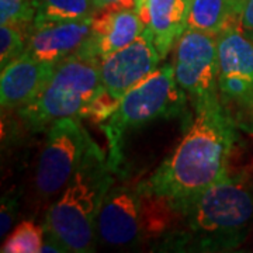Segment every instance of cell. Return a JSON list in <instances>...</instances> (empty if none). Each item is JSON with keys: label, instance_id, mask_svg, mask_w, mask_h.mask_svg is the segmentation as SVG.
Returning a JSON list of instances; mask_svg holds the SVG:
<instances>
[{"label": "cell", "instance_id": "6da1fadb", "mask_svg": "<svg viewBox=\"0 0 253 253\" xmlns=\"http://www.w3.org/2000/svg\"><path fill=\"white\" fill-rule=\"evenodd\" d=\"M196 117L173 154L138 190L165 199L176 211L201 191L229 174L228 163L238 134L222 100L194 107Z\"/></svg>", "mask_w": 253, "mask_h": 253}, {"label": "cell", "instance_id": "7a4b0ae2", "mask_svg": "<svg viewBox=\"0 0 253 253\" xmlns=\"http://www.w3.org/2000/svg\"><path fill=\"white\" fill-rule=\"evenodd\" d=\"M187 232L179 236L180 246L218 252L244 242L253 224V184L246 173L228 174L177 211Z\"/></svg>", "mask_w": 253, "mask_h": 253}, {"label": "cell", "instance_id": "3957f363", "mask_svg": "<svg viewBox=\"0 0 253 253\" xmlns=\"http://www.w3.org/2000/svg\"><path fill=\"white\" fill-rule=\"evenodd\" d=\"M111 172L106 155L91 158L48 210L42 225L44 231L58 239L66 252L96 251L97 215L104 196L114 184Z\"/></svg>", "mask_w": 253, "mask_h": 253}, {"label": "cell", "instance_id": "277c9868", "mask_svg": "<svg viewBox=\"0 0 253 253\" xmlns=\"http://www.w3.org/2000/svg\"><path fill=\"white\" fill-rule=\"evenodd\" d=\"M100 62L76 51L58 63L40 94L17 110L28 129L44 131L62 118L93 117L101 96Z\"/></svg>", "mask_w": 253, "mask_h": 253}, {"label": "cell", "instance_id": "5b68a950", "mask_svg": "<svg viewBox=\"0 0 253 253\" xmlns=\"http://www.w3.org/2000/svg\"><path fill=\"white\" fill-rule=\"evenodd\" d=\"M186 91L174 78L172 63L158 66L154 72L135 84L120 99L116 110L100 124L109 141V161L111 170H118L123 162L126 136L145 124L173 118L184 113Z\"/></svg>", "mask_w": 253, "mask_h": 253}, {"label": "cell", "instance_id": "8992f818", "mask_svg": "<svg viewBox=\"0 0 253 253\" xmlns=\"http://www.w3.org/2000/svg\"><path fill=\"white\" fill-rule=\"evenodd\" d=\"M46 136L36 172L37 191L51 197L63 190L84 163L103 154L81 118H62L45 129Z\"/></svg>", "mask_w": 253, "mask_h": 253}, {"label": "cell", "instance_id": "52a82bcc", "mask_svg": "<svg viewBox=\"0 0 253 253\" xmlns=\"http://www.w3.org/2000/svg\"><path fill=\"white\" fill-rule=\"evenodd\" d=\"M161 59L152 36L146 28L134 42L101 59V96L93 118L103 123L116 110L120 99L154 72Z\"/></svg>", "mask_w": 253, "mask_h": 253}, {"label": "cell", "instance_id": "ba28073f", "mask_svg": "<svg viewBox=\"0 0 253 253\" xmlns=\"http://www.w3.org/2000/svg\"><path fill=\"white\" fill-rule=\"evenodd\" d=\"M174 78L193 107L221 99L217 36L186 30L174 45Z\"/></svg>", "mask_w": 253, "mask_h": 253}, {"label": "cell", "instance_id": "9c48e42d", "mask_svg": "<svg viewBox=\"0 0 253 253\" xmlns=\"http://www.w3.org/2000/svg\"><path fill=\"white\" fill-rule=\"evenodd\" d=\"M217 45L219 96L238 107L253 97V41L234 21L218 34Z\"/></svg>", "mask_w": 253, "mask_h": 253}, {"label": "cell", "instance_id": "30bf717a", "mask_svg": "<svg viewBox=\"0 0 253 253\" xmlns=\"http://www.w3.org/2000/svg\"><path fill=\"white\" fill-rule=\"evenodd\" d=\"M97 238L116 248H131L144 236L142 194L126 184H113L97 215Z\"/></svg>", "mask_w": 253, "mask_h": 253}, {"label": "cell", "instance_id": "8fae6325", "mask_svg": "<svg viewBox=\"0 0 253 253\" xmlns=\"http://www.w3.org/2000/svg\"><path fill=\"white\" fill-rule=\"evenodd\" d=\"M144 30V21L135 6L117 3L94 14L90 36L79 51L101 61L134 42Z\"/></svg>", "mask_w": 253, "mask_h": 253}, {"label": "cell", "instance_id": "7c38bea8", "mask_svg": "<svg viewBox=\"0 0 253 253\" xmlns=\"http://www.w3.org/2000/svg\"><path fill=\"white\" fill-rule=\"evenodd\" d=\"M93 18L33 23L27 30L26 52L38 61L58 65L81 49L90 36Z\"/></svg>", "mask_w": 253, "mask_h": 253}, {"label": "cell", "instance_id": "4fadbf2b", "mask_svg": "<svg viewBox=\"0 0 253 253\" xmlns=\"http://www.w3.org/2000/svg\"><path fill=\"white\" fill-rule=\"evenodd\" d=\"M56 65L38 61L27 52L1 69L0 101L3 110H18L31 103L51 79Z\"/></svg>", "mask_w": 253, "mask_h": 253}, {"label": "cell", "instance_id": "5bb4252c", "mask_svg": "<svg viewBox=\"0 0 253 253\" xmlns=\"http://www.w3.org/2000/svg\"><path fill=\"white\" fill-rule=\"evenodd\" d=\"M135 9L161 58H166L187 30L189 0H141Z\"/></svg>", "mask_w": 253, "mask_h": 253}, {"label": "cell", "instance_id": "9a60e30c", "mask_svg": "<svg viewBox=\"0 0 253 253\" xmlns=\"http://www.w3.org/2000/svg\"><path fill=\"white\" fill-rule=\"evenodd\" d=\"M234 21H236L234 0H189L187 30L218 36Z\"/></svg>", "mask_w": 253, "mask_h": 253}, {"label": "cell", "instance_id": "2e32d148", "mask_svg": "<svg viewBox=\"0 0 253 253\" xmlns=\"http://www.w3.org/2000/svg\"><path fill=\"white\" fill-rule=\"evenodd\" d=\"M36 18L33 23L72 21L96 14L93 0H34Z\"/></svg>", "mask_w": 253, "mask_h": 253}, {"label": "cell", "instance_id": "e0dca14e", "mask_svg": "<svg viewBox=\"0 0 253 253\" xmlns=\"http://www.w3.org/2000/svg\"><path fill=\"white\" fill-rule=\"evenodd\" d=\"M44 226L33 221L20 222L1 245V253H40L44 244Z\"/></svg>", "mask_w": 253, "mask_h": 253}, {"label": "cell", "instance_id": "ac0fdd59", "mask_svg": "<svg viewBox=\"0 0 253 253\" xmlns=\"http://www.w3.org/2000/svg\"><path fill=\"white\" fill-rule=\"evenodd\" d=\"M27 30L11 24L0 27V68H6L11 61L26 52Z\"/></svg>", "mask_w": 253, "mask_h": 253}, {"label": "cell", "instance_id": "d6986e66", "mask_svg": "<svg viewBox=\"0 0 253 253\" xmlns=\"http://www.w3.org/2000/svg\"><path fill=\"white\" fill-rule=\"evenodd\" d=\"M36 18L34 0H0V23L18 26L24 30Z\"/></svg>", "mask_w": 253, "mask_h": 253}, {"label": "cell", "instance_id": "ffe728a7", "mask_svg": "<svg viewBox=\"0 0 253 253\" xmlns=\"http://www.w3.org/2000/svg\"><path fill=\"white\" fill-rule=\"evenodd\" d=\"M18 215V197L16 193H7L1 197V210H0V235L1 238L7 235L13 228Z\"/></svg>", "mask_w": 253, "mask_h": 253}, {"label": "cell", "instance_id": "44dd1931", "mask_svg": "<svg viewBox=\"0 0 253 253\" xmlns=\"http://www.w3.org/2000/svg\"><path fill=\"white\" fill-rule=\"evenodd\" d=\"M234 120H235L236 126L241 131L253 136V97L244 104L238 106Z\"/></svg>", "mask_w": 253, "mask_h": 253}, {"label": "cell", "instance_id": "7402d4cb", "mask_svg": "<svg viewBox=\"0 0 253 253\" xmlns=\"http://www.w3.org/2000/svg\"><path fill=\"white\" fill-rule=\"evenodd\" d=\"M236 24L249 38H253V0H242L236 14Z\"/></svg>", "mask_w": 253, "mask_h": 253}, {"label": "cell", "instance_id": "603a6c76", "mask_svg": "<svg viewBox=\"0 0 253 253\" xmlns=\"http://www.w3.org/2000/svg\"><path fill=\"white\" fill-rule=\"evenodd\" d=\"M117 3H126V4H132V6H135L136 7L135 0H93V4H94L96 13L100 11V10L109 7V6L117 4Z\"/></svg>", "mask_w": 253, "mask_h": 253}, {"label": "cell", "instance_id": "cb8c5ba5", "mask_svg": "<svg viewBox=\"0 0 253 253\" xmlns=\"http://www.w3.org/2000/svg\"><path fill=\"white\" fill-rule=\"evenodd\" d=\"M234 1H235V4H236V14H238V9H239V4H241V1H242V0H234Z\"/></svg>", "mask_w": 253, "mask_h": 253}, {"label": "cell", "instance_id": "d4e9b609", "mask_svg": "<svg viewBox=\"0 0 253 253\" xmlns=\"http://www.w3.org/2000/svg\"><path fill=\"white\" fill-rule=\"evenodd\" d=\"M135 1H136V3H139V1H141V0H135Z\"/></svg>", "mask_w": 253, "mask_h": 253}, {"label": "cell", "instance_id": "484cf974", "mask_svg": "<svg viewBox=\"0 0 253 253\" xmlns=\"http://www.w3.org/2000/svg\"><path fill=\"white\" fill-rule=\"evenodd\" d=\"M251 40H252V41H253V38H251Z\"/></svg>", "mask_w": 253, "mask_h": 253}]
</instances>
